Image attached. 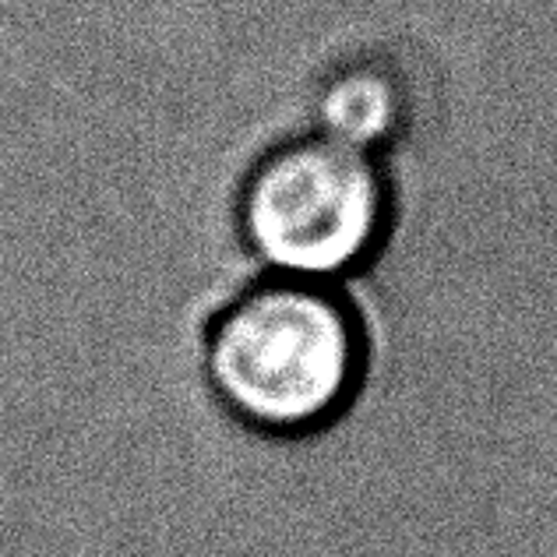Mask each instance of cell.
I'll use <instances>...</instances> for the list:
<instances>
[{
    "label": "cell",
    "instance_id": "1",
    "mask_svg": "<svg viewBox=\"0 0 557 557\" xmlns=\"http://www.w3.org/2000/svg\"><path fill=\"white\" fill-rule=\"evenodd\" d=\"M209 374L230 409L258 428H314L357 385V321L332 293L304 278L251 289L215 321Z\"/></svg>",
    "mask_w": 557,
    "mask_h": 557
},
{
    "label": "cell",
    "instance_id": "3",
    "mask_svg": "<svg viewBox=\"0 0 557 557\" xmlns=\"http://www.w3.org/2000/svg\"><path fill=\"white\" fill-rule=\"evenodd\" d=\"M399 116V99L395 89L371 71H354L329 85L321 99V121H325V138H335L349 149L368 152L371 145L395 127Z\"/></svg>",
    "mask_w": 557,
    "mask_h": 557
},
{
    "label": "cell",
    "instance_id": "2",
    "mask_svg": "<svg viewBox=\"0 0 557 557\" xmlns=\"http://www.w3.org/2000/svg\"><path fill=\"white\" fill-rule=\"evenodd\" d=\"M244 226L261 261L318 283L371 255L385 226V184L368 152L325 135L307 138L255 170Z\"/></svg>",
    "mask_w": 557,
    "mask_h": 557
}]
</instances>
